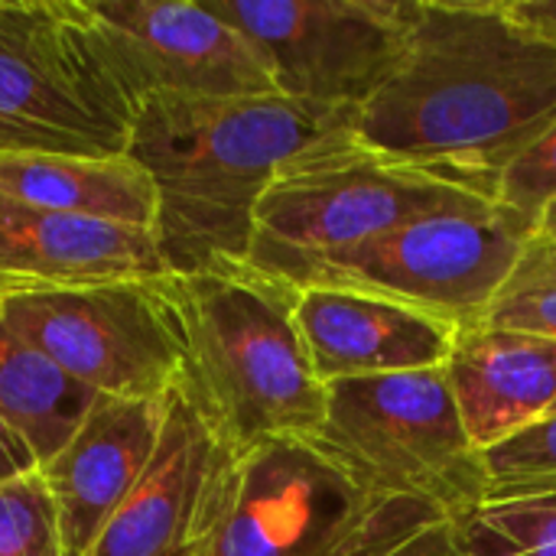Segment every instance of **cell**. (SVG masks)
<instances>
[{
	"instance_id": "obj_1",
	"label": "cell",
	"mask_w": 556,
	"mask_h": 556,
	"mask_svg": "<svg viewBox=\"0 0 556 556\" xmlns=\"http://www.w3.org/2000/svg\"><path fill=\"white\" fill-rule=\"evenodd\" d=\"M556 121V46L511 0H417L407 49L355 114L391 166L495 202L505 169Z\"/></svg>"
},
{
	"instance_id": "obj_2",
	"label": "cell",
	"mask_w": 556,
	"mask_h": 556,
	"mask_svg": "<svg viewBox=\"0 0 556 556\" xmlns=\"http://www.w3.org/2000/svg\"><path fill=\"white\" fill-rule=\"evenodd\" d=\"M355 114L274 98H143L127 153L156 192L153 241L166 274L248 264L254 215L277 173L352 134Z\"/></svg>"
},
{
	"instance_id": "obj_3",
	"label": "cell",
	"mask_w": 556,
	"mask_h": 556,
	"mask_svg": "<svg viewBox=\"0 0 556 556\" xmlns=\"http://www.w3.org/2000/svg\"><path fill=\"white\" fill-rule=\"evenodd\" d=\"M182 336V394L238 453L316 437L329 388L296 323V287L251 264L166 274Z\"/></svg>"
},
{
	"instance_id": "obj_4",
	"label": "cell",
	"mask_w": 556,
	"mask_h": 556,
	"mask_svg": "<svg viewBox=\"0 0 556 556\" xmlns=\"http://www.w3.org/2000/svg\"><path fill=\"white\" fill-rule=\"evenodd\" d=\"M437 525L440 511L375 495L313 437H283L235 456L202 556H394Z\"/></svg>"
},
{
	"instance_id": "obj_5",
	"label": "cell",
	"mask_w": 556,
	"mask_h": 556,
	"mask_svg": "<svg viewBox=\"0 0 556 556\" xmlns=\"http://www.w3.org/2000/svg\"><path fill=\"white\" fill-rule=\"evenodd\" d=\"M134 117L81 0H0V156L127 153Z\"/></svg>"
},
{
	"instance_id": "obj_6",
	"label": "cell",
	"mask_w": 556,
	"mask_h": 556,
	"mask_svg": "<svg viewBox=\"0 0 556 556\" xmlns=\"http://www.w3.org/2000/svg\"><path fill=\"white\" fill-rule=\"evenodd\" d=\"M381 498L414 502L459 521L485 505V453L469 440L443 368L329 384L313 437Z\"/></svg>"
},
{
	"instance_id": "obj_7",
	"label": "cell",
	"mask_w": 556,
	"mask_h": 556,
	"mask_svg": "<svg viewBox=\"0 0 556 556\" xmlns=\"http://www.w3.org/2000/svg\"><path fill=\"white\" fill-rule=\"evenodd\" d=\"M472 199L479 195L391 166L342 134L277 173L254 215L248 264L303 290L342 254Z\"/></svg>"
},
{
	"instance_id": "obj_8",
	"label": "cell",
	"mask_w": 556,
	"mask_h": 556,
	"mask_svg": "<svg viewBox=\"0 0 556 556\" xmlns=\"http://www.w3.org/2000/svg\"><path fill=\"white\" fill-rule=\"evenodd\" d=\"M13 332L98 397L166 401L182 381V336L163 277L0 287Z\"/></svg>"
},
{
	"instance_id": "obj_9",
	"label": "cell",
	"mask_w": 556,
	"mask_h": 556,
	"mask_svg": "<svg viewBox=\"0 0 556 556\" xmlns=\"http://www.w3.org/2000/svg\"><path fill=\"white\" fill-rule=\"evenodd\" d=\"M267 62L283 98L358 114L394 75L417 0H205Z\"/></svg>"
},
{
	"instance_id": "obj_10",
	"label": "cell",
	"mask_w": 556,
	"mask_h": 556,
	"mask_svg": "<svg viewBox=\"0 0 556 556\" xmlns=\"http://www.w3.org/2000/svg\"><path fill=\"white\" fill-rule=\"evenodd\" d=\"M538 228L518 212L472 199L420 215L332 261L309 287H355L446 319L479 326L525 241Z\"/></svg>"
},
{
	"instance_id": "obj_11",
	"label": "cell",
	"mask_w": 556,
	"mask_h": 556,
	"mask_svg": "<svg viewBox=\"0 0 556 556\" xmlns=\"http://www.w3.org/2000/svg\"><path fill=\"white\" fill-rule=\"evenodd\" d=\"M121 81L143 98L280 94L261 52L205 0H81Z\"/></svg>"
},
{
	"instance_id": "obj_12",
	"label": "cell",
	"mask_w": 556,
	"mask_h": 556,
	"mask_svg": "<svg viewBox=\"0 0 556 556\" xmlns=\"http://www.w3.org/2000/svg\"><path fill=\"white\" fill-rule=\"evenodd\" d=\"M231 466L235 450L176 388L143 479L108 521L91 556H202Z\"/></svg>"
},
{
	"instance_id": "obj_13",
	"label": "cell",
	"mask_w": 556,
	"mask_h": 556,
	"mask_svg": "<svg viewBox=\"0 0 556 556\" xmlns=\"http://www.w3.org/2000/svg\"><path fill=\"white\" fill-rule=\"evenodd\" d=\"M166 401L98 397L65 446L39 466L59 511L65 556H91L108 521L143 479L163 437Z\"/></svg>"
},
{
	"instance_id": "obj_14",
	"label": "cell",
	"mask_w": 556,
	"mask_h": 556,
	"mask_svg": "<svg viewBox=\"0 0 556 556\" xmlns=\"http://www.w3.org/2000/svg\"><path fill=\"white\" fill-rule=\"evenodd\" d=\"M296 323L323 384L443 368L459 336L440 316L355 287H303Z\"/></svg>"
},
{
	"instance_id": "obj_15",
	"label": "cell",
	"mask_w": 556,
	"mask_h": 556,
	"mask_svg": "<svg viewBox=\"0 0 556 556\" xmlns=\"http://www.w3.org/2000/svg\"><path fill=\"white\" fill-rule=\"evenodd\" d=\"M163 274L150 231L0 195V287H68Z\"/></svg>"
},
{
	"instance_id": "obj_16",
	"label": "cell",
	"mask_w": 556,
	"mask_h": 556,
	"mask_svg": "<svg viewBox=\"0 0 556 556\" xmlns=\"http://www.w3.org/2000/svg\"><path fill=\"white\" fill-rule=\"evenodd\" d=\"M469 440L489 453L556 410V342L525 332L459 329L443 365Z\"/></svg>"
},
{
	"instance_id": "obj_17",
	"label": "cell",
	"mask_w": 556,
	"mask_h": 556,
	"mask_svg": "<svg viewBox=\"0 0 556 556\" xmlns=\"http://www.w3.org/2000/svg\"><path fill=\"white\" fill-rule=\"evenodd\" d=\"M0 195L46 212L127 225L153 235L156 192L147 169L130 153H3Z\"/></svg>"
},
{
	"instance_id": "obj_18",
	"label": "cell",
	"mask_w": 556,
	"mask_h": 556,
	"mask_svg": "<svg viewBox=\"0 0 556 556\" xmlns=\"http://www.w3.org/2000/svg\"><path fill=\"white\" fill-rule=\"evenodd\" d=\"M94 401L98 394L68 381L0 313V420L29 440L39 466L65 446Z\"/></svg>"
},
{
	"instance_id": "obj_19",
	"label": "cell",
	"mask_w": 556,
	"mask_h": 556,
	"mask_svg": "<svg viewBox=\"0 0 556 556\" xmlns=\"http://www.w3.org/2000/svg\"><path fill=\"white\" fill-rule=\"evenodd\" d=\"M453 538L463 556H556V495L485 502Z\"/></svg>"
},
{
	"instance_id": "obj_20",
	"label": "cell",
	"mask_w": 556,
	"mask_h": 556,
	"mask_svg": "<svg viewBox=\"0 0 556 556\" xmlns=\"http://www.w3.org/2000/svg\"><path fill=\"white\" fill-rule=\"evenodd\" d=\"M479 326L556 342V238L538 228L525 241Z\"/></svg>"
},
{
	"instance_id": "obj_21",
	"label": "cell",
	"mask_w": 556,
	"mask_h": 556,
	"mask_svg": "<svg viewBox=\"0 0 556 556\" xmlns=\"http://www.w3.org/2000/svg\"><path fill=\"white\" fill-rule=\"evenodd\" d=\"M489 498H538L556 495V414L531 424L518 437L485 453Z\"/></svg>"
},
{
	"instance_id": "obj_22",
	"label": "cell",
	"mask_w": 556,
	"mask_h": 556,
	"mask_svg": "<svg viewBox=\"0 0 556 556\" xmlns=\"http://www.w3.org/2000/svg\"><path fill=\"white\" fill-rule=\"evenodd\" d=\"M0 556H65L59 511L39 469L0 482Z\"/></svg>"
},
{
	"instance_id": "obj_23",
	"label": "cell",
	"mask_w": 556,
	"mask_h": 556,
	"mask_svg": "<svg viewBox=\"0 0 556 556\" xmlns=\"http://www.w3.org/2000/svg\"><path fill=\"white\" fill-rule=\"evenodd\" d=\"M495 202L518 212L534 228L544 212L556 205V121L505 169Z\"/></svg>"
},
{
	"instance_id": "obj_24",
	"label": "cell",
	"mask_w": 556,
	"mask_h": 556,
	"mask_svg": "<svg viewBox=\"0 0 556 556\" xmlns=\"http://www.w3.org/2000/svg\"><path fill=\"white\" fill-rule=\"evenodd\" d=\"M36 469H39V456L33 453L29 440L7 420H0V482L29 476Z\"/></svg>"
},
{
	"instance_id": "obj_25",
	"label": "cell",
	"mask_w": 556,
	"mask_h": 556,
	"mask_svg": "<svg viewBox=\"0 0 556 556\" xmlns=\"http://www.w3.org/2000/svg\"><path fill=\"white\" fill-rule=\"evenodd\" d=\"M515 16L556 46V0H511Z\"/></svg>"
},
{
	"instance_id": "obj_26",
	"label": "cell",
	"mask_w": 556,
	"mask_h": 556,
	"mask_svg": "<svg viewBox=\"0 0 556 556\" xmlns=\"http://www.w3.org/2000/svg\"><path fill=\"white\" fill-rule=\"evenodd\" d=\"M401 556H463L456 547V538H453V521L430 528L414 544H407Z\"/></svg>"
},
{
	"instance_id": "obj_27",
	"label": "cell",
	"mask_w": 556,
	"mask_h": 556,
	"mask_svg": "<svg viewBox=\"0 0 556 556\" xmlns=\"http://www.w3.org/2000/svg\"><path fill=\"white\" fill-rule=\"evenodd\" d=\"M538 228H541L544 235H551V238H556V205H551V208L544 212V218L538 222Z\"/></svg>"
},
{
	"instance_id": "obj_28",
	"label": "cell",
	"mask_w": 556,
	"mask_h": 556,
	"mask_svg": "<svg viewBox=\"0 0 556 556\" xmlns=\"http://www.w3.org/2000/svg\"><path fill=\"white\" fill-rule=\"evenodd\" d=\"M424 534H427V531H424ZM410 544H414V541H410ZM394 556H401V551H397V554H394Z\"/></svg>"
},
{
	"instance_id": "obj_29",
	"label": "cell",
	"mask_w": 556,
	"mask_h": 556,
	"mask_svg": "<svg viewBox=\"0 0 556 556\" xmlns=\"http://www.w3.org/2000/svg\"><path fill=\"white\" fill-rule=\"evenodd\" d=\"M554 414H556V410H554Z\"/></svg>"
}]
</instances>
